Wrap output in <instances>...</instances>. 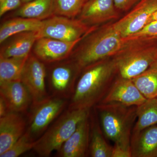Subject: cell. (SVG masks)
I'll list each match as a JSON object with an SVG mask.
<instances>
[{"label": "cell", "instance_id": "cell-1", "mask_svg": "<svg viewBox=\"0 0 157 157\" xmlns=\"http://www.w3.org/2000/svg\"><path fill=\"white\" fill-rule=\"evenodd\" d=\"M118 75L112 57L104 59L83 68L76 82L69 109H90L99 104Z\"/></svg>", "mask_w": 157, "mask_h": 157}, {"label": "cell", "instance_id": "cell-2", "mask_svg": "<svg viewBox=\"0 0 157 157\" xmlns=\"http://www.w3.org/2000/svg\"><path fill=\"white\" fill-rule=\"evenodd\" d=\"M80 42L70 58L82 70L97 62L115 56L124 44L123 38L114 28L113 23L98 26Z\"/></svg>", "mask_w": 157, "mask_h": 157}, {"label": "cell", "instance_id": "cell-3", "mask_svg": "<svg viewBox=\"0 0 157 157\" xmlns=\"http://www.w3.org/2000/svg\"><path fill=\"white\" fill-rule=\"evenodd\" d=\"M95 107L104 136L114 144L131 150V137L137 119V107L109 103L98 104Z\"/></svg>", "mask_w": 157, "mask_h": 157}, {"label": "cell", "instance_id": "cell-4", "mask_svg": "<svg viewBox=\"0 0 157 157\" xmlns=\"http://www.w3.org/2000/svg\"><path fill=\"white\" fill-rule=\"evenodd\" d=\"M123 39V47L112 58L118 75L132 79L147 70L157 59V40Z\"/></svg>", "mask_w": 157, "mask_h": 157}, {"label": "cell", "instance_id": "cell-5", "mask_svg": "<svg viewBox=\"0 0 157 157\" xmlns=\"http://www.w3.org/2000/svg\"><path fill=\"white\" fill-rule=\"evenodd\" d=\"M90 109H69L63 113L36 140L33 150L41 157L57 151L80 122L90 117Z\"/></svg>", "mask_w": 157, "mask_h": 157}, {"label": "cell", "instance_id": "cell-6", "mask_svg": "<svg viewBox=\"0 0 157 157\" xmlns=\"http://www.w3.org/2000/svg\"><path fill=\"white\" fill-rule=\"evenodd\" d=\"M98 27L90 26L78 18L55 15L42 21L37 37L74 42L82 40Z\"/></svg>", "mask_w": 157, "mask_h": 157}, {"label": "cell", "instance_id": "cell-7", "mask_svg": "<svg viewBox=\"0 0 157 157\" xmlns=\"http://www.w3.org/2000/svg\"><path fill=\"white\" fill-rule=\"evenodd\" d=\"M68 104V99L50 95L31 105L26 132L36 140L61 115Z\"/></svg>", "mask_w": 157, "mask_h": 157}, {"label": "cell", "instance_id": "cell-8", "mask_svg": "<svg viewBox=\"0 0 157 157\" xmlns=\"http://www.w3.org/2000/svg\"><path fill=\"white\" fill-rule=\"evenodd\" d=\"M55 63L49 71L48 87L50 96L70 99L82 69L70 59Z\"/></svg>", "mask_w": 157, "mask_h": 157}, {"label": "cell", "instance_id": "cell-9", "mask_svg": "<svg viewBox=\"0 0 157 157\" xmlns=\"http://www.w3.org/2000/svg\"><path fill=\"white\" fill-rule=\"evenodd\" d=\"M45 64L30 54L23 69L21 81L30 94L32 105L41 102L50 96L46 88L47 73Z\"/></svg>", "mask_w": 157, "mask_h": 157}, {"label": "cell", "instance_id": "cell-10", "mask_svg": "<svg viewBox=\"0 0 157 157\" xmlns=\"http://www.w3.org/2000/svg\"><path fill=\"white\" fill-rule=\"evenodd\" d=\"M157 10V0H141L113 25L122 38L134 35L143 29Z\"/></svg>", "mask_w": 157, "mask_h": 157}, {"label": "cell", "instance_id": "cell-11", "mask_svg": "<svg viewBox=\"0 0 157 157\" xmlns=\"http://www.w3.org/2000/svg\"><path fill=\"white\" fill-rule=\"evenodd\" d=\"M81 40L67 42L45 37L38 38L32 50L34 55L44 63H55L70 58Z\"/></svg>", "mask_w": 157, "mask_h": 157}, {"label": "cell", "instance_id": "cell-12", "mask_svg": "<svg viewBox=\"0 0 157 157\" xmlns=\"http://www.w3.org/2000/svg\"><path fill=\"white\" fill-rule=\"evenodd\" d=\"M147 100L132 79L123 78L118 75L99 104L117 103L126 106L137 107Z\"/></svg>", "mask_w": 157, "mask_h": 157}, {"label": "cell", "instance_id": "cell-13", "mask_svg": "<svg viewBox=\"0 0 157 157\" xmlns=\"http://www.w3.org/2000/svg\"><path fill=\"white\" fill-rule=\"evenodd\" d=\"M114 0H88L77 18L90 26H98L119 19Z\"/></svg>", "mask_w": 157, "mask_h": 157}, {"label": "cell", "instance_id": "cell-14", "mask_svg": "<svg viewBox=\"0 0 157 157\" xmlns=\"http://www.w3.org/2000/svg\"><path fill=\"white\" fill-rule=\"evenodd\" d=\"M89 117L79 123L75 132L57 151L58 157L87 156L89 151L91 132Z\"/></svg>", "mask_w": 157, "mask_h": 157}, {"label": "cell", "instance_id": "cell-15", "mask_svg": "<svg viewBox=\"0 0 157 157\" xmlns=\"http://www.w3.org/2000/svg\"><path fill=\"white\" fill-rule=\"evenodd\" d=\"M26 122L19 113L0 117V155L8 151L25 133Z\"/></svg>", "mask_w": 157, "mask_h": 157}, {"label": "cell", "instance_id": "cell-16", "mask_svg": "<svg viewBox=\"0 0 157 157\" xmlns=\"http://www.w3.org/2000/svg\"><path fill=\"white\" fill-rule=\"evenodd\" d=\"M0 96L6 101L10 112H26L33 103L29 91L21 80L0 83Z\"/></svg>", "mask_w": 157, "mask_h": 157}, {"label": "cell", "instance_id": "cell-17", "mask_svg": "<svg viewBox=\"0 0 157 157\" xmlns=\"http://www.w3.org/2000/svg\"><path fill=\"white\" fill-rule=\"evenodd\" d=\"M132 157H157V124L132 135Z\"/></svg>", "mask_w": 157, "mask_h": 157}, {"label": "cell", "instance_id": "cell-18", "mask_svg": "<svg viewBox=\"0 0 157 157\" xmlns=\"http://www.w3.org/2000/svg\"><path fill=\"white\" fill-rule=\"evenodd\" d=\"M12 39L1 48L0 56L7 58H25L38 39L37 32H26L11 36Z\"/></svg>", "mask_w": 157, "mask_h": 157}, {"label": "cell", "instance_id": "cell-19", "mask_svg": "<svg viewBox=\"0 0 157 157\" xmlns=\"http://www.w3.org/2000/svg\"><path fill=\"white\" fill-rule=\"evenodd\" d=\"M55 12V0H33L24 4L14 13L16 17L43 21Z\"/></svg>", "mask_w": 157, "mask_h": 157}, {"label": "cell", "instance_id": "cell-20", "mask_svg": "<svg viewBox=\"0 0 157 157\" xmlns=\"http://www.w3.org/2000/svg\"><path fill=\"white\" fill-rule=\"evenodd\" d=\"M42 21L25 17H15L3 23L0 28V43L9 38L26 32H37L42 26Z\"/></svg>", "mask_w": 157, "mask_h": 157}, {"label": "cell", "instance_id": "cell-21", "mask_svg": "<svg viewBox=\"0 0 157 157\" xmlns=\"http://www.w3.org/2000/svg\"><path fill=\"white\" fill-rule=\"evenodd\" d=\"M137 119L132 135L137 134L147 127L157 124V98L147 99L137 106Z\"/></svg>", "mask_w": 157, "mask_h": 157}, {"label": "cell", "instance_id": "cell-22", "mask_svg": "<svg viewBox=\"0 0 157 157\" xmlns=\"http://www.w3.org/2000/svg\"><path fill=\"white\" fill-rule=\"evenodd\" d=\"M132 81L147 99L157 98V59Z\"/></svg>", "mask_w": 157, "mask_h": 157}, {"label": "cell", "instance_id": "cell-23", "mask_svg": "<svg viewBox=\"0 0 157 157\" xmlns=\"http://www.w3.org/2000/svg\"><path fill=\"white\" fill-rule=\"evenodd\" d=\"M28 57L7 58L0 56V83L21 80L23 69Z\"/></svg>", "mask_w": 157, "mask_h": 157}, {"label": "cell", "instance_id": "cell-24", "mask_svg": "<svg viewBox=\"0 0 157 157\" xmlns=\"http://www.w3.org/2000/svg\"><path fill=\"white\" fill-rule=\"evenodd\" d=\"M98 126L91 130L89 154L92 157H111L113 147L107 144Z\"/></svg>", "mask_w": 157, "mask_h": 157}, {"label": "cell", "instance_id": "cell-25", "mask_svg": "<svg viewBox=\"0 0 157 157\" xmlns=\"http://www.w3.org/2000/svg\"><path fill=\"white\" fill-rule=\"evenodd\" d=\"M85 2V0H55V14L75 18L80 13Z\"/></svg>", "mask_w": 157, "mask_h": 157}, {"label": "cell", "instance_id": "cell-26", "mask_svg": "<svg viewBox=\"0 0 157 157\" xmlns=\"http://www.w3.org/2000/svg\"><path fill=\"white\" fill-rule=\"evenodd\" d=\"M34 140L26 132L10 148L0 155V157H17L32 149L36 145Z\"/></svg>", "mask_w": 157, "mask_h": 157}, {"label": "cell", "instance_id": "cell-27", "mask_svg": "<svg viewBox=\"0 0 157 157\" xmlns=\"http://www.w3.org/2000/svg\"><path fill=\"white\" fill-rule=\"evenodd\" d=\"M129 39L157 40V21L149 23L137 33L125 37Z\"/></svg>", "mask_w": 157, "mask_h": 157}, {"label": "cell", "instance_id": "cell-28", "mask_svg": "<svg viewBox=\"0 0 157 157\" xmlns=\"http://www.w3.org/2000/svg\"><path fill=\"white\" fill-rule=\"evenodd\" d=\"M22 4V0H3L0 2V16L8 11L18 9Z\"/></svg>", "mask_w": 157, "mask_h": 157}, {"label": "cell", "instance_id": "cell-29", "mask_svg": "<svg viewBox=\"0 0 157 157\" xmlns=\"http://www.w3.org/2000/svg\"><path fill=\"white\" fill-rule=\"evenodd\" d=\"M141 0H114L116 9L119 13L128 12Z\"/></svg>", "mask_w": 157, "mask_h": 157}, {"label": "cell", "instance_id": "cell-30", "mask_svg": "<svg viewBox=\"0 0 157 157\" xmlns=\"http://www.w3.org/2000/svg\"><path fill=\"white\" fill-rule=\"evenodd\" d=\"M111 157H132V153L131 150L114 144L113 147Z\"/></svg>", "mask_w": 157, "mask_h": 157}, {"label": "cell", "instance_id": "cell-31", "mask_svg": "<svg viewBox=\"0 0 157 157\" xmlns=\"http://www.w3.org/2000/svg\"><path fill=\"white\" fill-rule=\"evenodd\" d=\"M10 112L6 101L0 96V117L4 116Z\"/></svg>", "mask_w": 157, "mask_h": 157}, {"label": "cell", "instance_id": "cell-32", "mask_svg": "<svg viewBox=\"0 0 157 157\" xmlns=\"http://www.w3.org/2000/svg\"><path fill=\"white\" fill-rule=\"evenodd\" d=\"M154 21H157V10L156 11H155L154 13L151 15V17L149 19L147 24Z\"/></svg>", "mask_w": 157, "mask_h": 157}, {"label": "cell", "instance_id": "cell-33", "mask_svg": "<svg viewBox=\"0 0 157 157\" xmlns=\"http://www.w3.org/2000/svg\"><path fill=\"white\" fill-rule=\"evenodd\" d=\"M33 1V0H22L23 4H25L26 3L29 2H31V1Z\"/></svg>", "mask_w": 157, "mask_h": 157}, {"label": "cell", "instance_id": "cell-34", "mask_svg": "<svg viewBox=\"0 0 157 157\" xmlns=\"http://www.w3.org/2000/svg\"><path fill=\"white\" fill-rule=\"evenodd\" d=\"M3 0H0V2H2V1Z\"/></svg>", "mask_w": 157, "mask_h": 157}, {"label": "cell", "instance_id": "cell-35", "mask_svg": "<svg viewBox=\"0 0 157 157\" xmlns=\"http://www.w3.org/2000/svg\"><path fill=\"white\" fill-rule=\"evenodd\" d=\"M85 2H86V1H88V0H85Z\"/></svg>", "mask_w": 157, "mask_h": 157}, {"label": "cell", "instance_id": "cell-36", "mask_svg": "<svg viewBox=\"0 0 157 157\" xmlns=\"http://www.w3.org/2000/svg\"></svg>", "mask_w": 157, "mask_h": 157}]
</instances>
